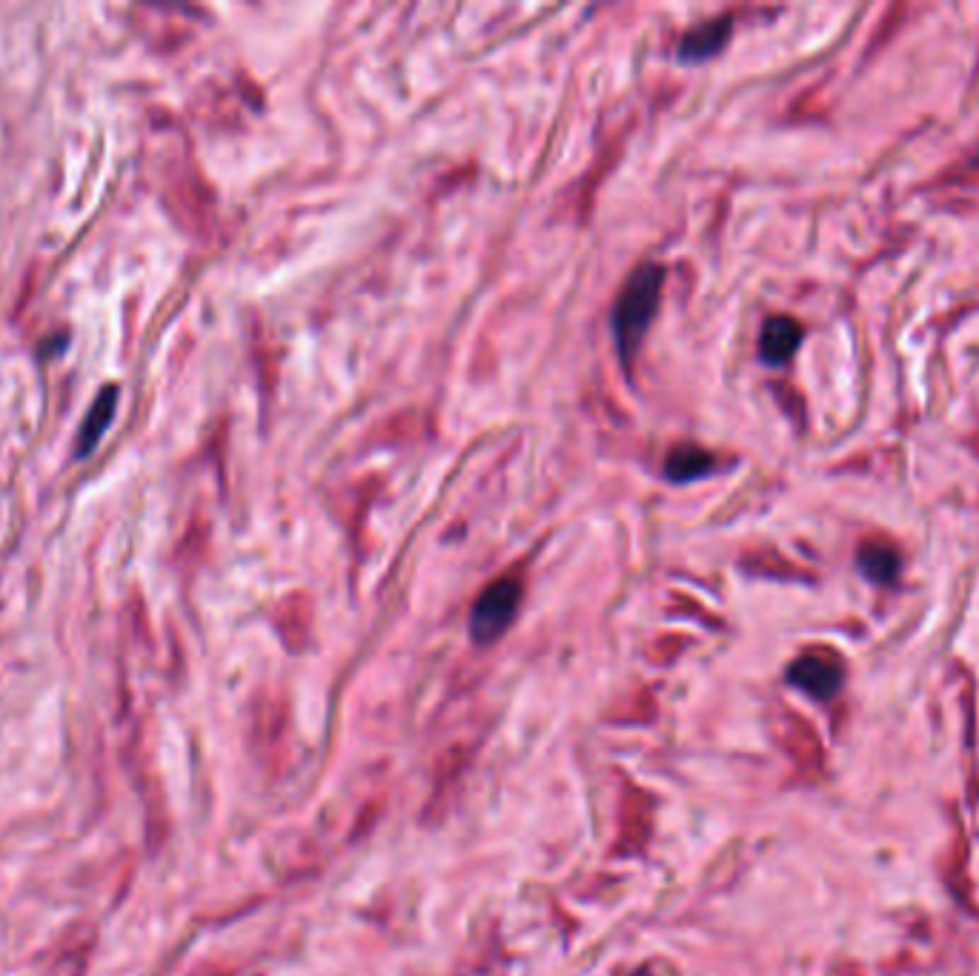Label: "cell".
<instances>
[{
	"label": "cell",
	"mask_w": 979,
	"mask_h": 976,
	"mask_svg": "<svg viewBox=\"0 0 979 976\" xmlns=\"http://www.w3.org/2000/svg\"><path fill=\"white\" fill-rule=\"evenodd\" d=\"M661 287H665V266L659 261H645L627 275V282L619 289L613 303V335L624 364L633 361V355L645 341L647 326L659 310Z\"/></svg>",
	"instance_id": "cell-1"
},
{
	"label": "cell",
	"mask_w": 979,
	"mask_h": 976,
	"mask_svg": "<svg viewBox=\"0 0 979 976\" xmlns=\"http://www.w3.org/2000/svg\"><path fill=\"white\" fill-rule=\"evenodd\" d=\"M734 32V21L730 15L711 18L705 23H696L690 26L682 35V44H679V55L682 60H707L719 53L722 46L727 44V37Z\"/></svg>",
	"instance_id": "cell-4"
},
{
	"label": "cell",
	"mask_w": 979,
	"mask_h": 976,
	"mask_svg": "<svg viewBox=\"0 0 979 976\" xmlns=\"http://www.w3.org/2000/svg\"><path fill=\"white\" fill-rule=\"evenodd\" d=\"M521 605V582L512 576L496 578L493 585L484 587V593L475 599L470 613V633L479 644L496 642L510 621L516 619Z\"/></svg>",
	"instance_id": "cell-2"
},
{
	"label": "cell",
	"mask_w": 979,
	"mask_h": 976,
	"mask_svg": "<svg viewBox=\"0 0 979 976\" xmlns=\"http://www.w3.org/2000/svg\"><path fill=\"white\" fill-rule=\"evenodd\" d=\"M713 467H716L713 452H707L705 447H696V444H682L665 461V475L676 484H684V481H696L707 475Z\"/></svg>",
	"instance_id": "cell-6"
},
{
	"label": "cell",
	"mask_w": 979,
	"mask_h": 976,
	"mask_svg": "<svg viewBox=\"0 0 979 976\" xmlns=\"http://www.w3.org/2000/svg\"><path fill=\"white\" fill-rule=\"evenodd\" d=\"M842 676H845L842 662L822 651L805 653V656H799L794 665L787 667V681L794 688H799L802 693L819 699V702H828V699H833L839 693Z\"/></svg>",
	"instance_id": "cell-3"
},
{
	"label": "cell",
	"mask_w": 979,
	"mask_h": 976,
	"mask_svg": "<svg viewBox=\"0 0 979 976\" xmlns=\"http://www.w3.org/2000/svg\"><path fill=\"white\" fill-rule=\"evenodd\" d=\"M856 564L874 585H890L899 576V553L885 541H865L856 553Z\"/></svg>",
	"instance_id": "cell-7"
},
{
	"label": "cell",
	"mask_w": 979,
	"mask_h": 976,
	"mask_svg": "<svg viewBox=\"0 0 979 976\" xmlns=\"http://www.w3.org/2000/svg\"><path fill=\"white\" fill-rule=\"evenodd\" d=\"M115 401H118V387L115 384L101 387V392H97L95 401L90 404V410H87V418H83V424H81V444H78V450L87 452L92 444L97 441V436L104 433L106 422H110L112 410H115Z\"/></svg>",
	"instance_id": "cell-8"
},
{
	"label": "cell",
	"mask_w": 979,
	"mask_h": 976,
	"mask_svg": "<svg viewBox=\"0 0 979 976\" xmlns=\"http://www.w3.org/2000/svg\"><path fill=\"white\" fill-rule=\"evenodd\" d=\"M799 321H794L791 315H773L764 321L762 335H759V355L768 364H785L799 349Z\"/></svg>",
	"instance_id": "cell-5"
}]
</instances>
